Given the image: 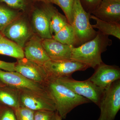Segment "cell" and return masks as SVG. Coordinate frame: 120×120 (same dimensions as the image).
<instances>
[{"label":"cell","instance_id":"d6a6232c","mask_svg":"<svg viewBox=\"0 0 120 120\" xmlns=\"http://www.w3.org/2000/svg\"><path fill=\"white\" fill-rule=\"evenodd\" d=\"M1 104H0V107H1Z\"/></svg>","mask_w":120,"mask_h":120},{"label":"cell","instance_id":"4fadbf2b","mask_svg":"<svg viewBox=\"0 0 120 120\" xmlns=\"http://www.w3.org/2000/svg\"><path fill=\"white\" fill-rule=\"evenodd\" d=\"M42 43L50 60H71L72 50L74 46L62 44L52 38L42 39Z\"/></svg>","mask_w":120,"mask_h":120},{"label":"cell","instance_id":"ba28073f","mask_svg":"<svg viewBox=\"0 0 120 120\" xmlns=\"http://www.w3.org/2000/svg\"><path fill=\"white\" fill-rule=\"evenodd\" d=\"M15 71L27 79L45 86L49 75L43 65L26 59L25 57L18 59L15 62Z\"/></svg>","mask_w":120,"mask_h":120},{"label":"cell","instance_id":"f546056e","mask_svg":"<svg viewBox=\"0 0 120 120\" xmlns=\"http://www.w3.org/2000/svg\"><path fill=\"white\" fill-rule=\"evenodd\" d=\"M62 118L58 114L56 120H62Z\"/></svg>","mask_w":120,"mask_h":120},{"label":"cell","instance_id":"83f0119b","mask_svg":"<svg viewBox=\"0 0 120 120\" xmlns=\"http://www.w3.org/2000/svg\"><path fill=\"white\" fill-rule=\"evenodd\" d=\"M15 62H8L0 60V69L8 71H15Z\"/></svg>","mask_w":120,"mask_h":120},{"label":"cell","instance_id":"4316f807","mask_svg":"<svg viewBox=\"0 0 120 120\" xmlns=\"http://www.w3.org/2000/svg\"><path fill=\"white\" fill-rule=\"evenodd\" d=\"M102 0H80L83 8L87 12L90 13Z\"/></svg>","mask_w":120,"mask_h":120},{"label":"cell","instance_id":"7a4b0ae2","mask_svg":"<svg viewBox=\"0 0 120 120\" xmlns=\"http://www.w3.org/2000/svg\"><path fill=\"white\" fill-rule=\"evenodd\" d=\"M56 105V111L62 119L80 105L90 102L87 99L77 94L55 78L49 76L45 84Z\"/></svg>","mask_w":120,"mask_h":120},{"label":"cell","instance_id":"ac0fdd59","mask_svg":"<svg viewBox=\"0 0 120 120\" xmlns=\"http://www.w3.org/2000/svg\"><path fill=\"white\" fill-rule=\"evenodd\" d=\"M0 54L17 60L24 57L23 48L4 37L0 38Z\"/></svg>","mask_w":120,"mask_h":120},{"label":"cell","instance_id":"ffe728a7","mask_svg":"<svg viewBox=\"0 0 120 120\" xmlns=\"http://www.w3.org/2000/svg\"><path fill=\"white\" fill-rule=\"evenodd\" d=\"M53 39L62 44L72 46L77 45L75 34L73 26L68 23L59 32L52 36Z\"/></svg>","mask_w":120,"mask_h":120},{"label":"cell","instance_id":"5b68a950","mask_svg":"<svg viewBox=\"0 0 120 120\" xmlns=\"http://www.w3.org/2000/svg\"><path fill=\"white\" fill-rule=\"evenodd\" d=\"M54 78L75 94L87 99L98 106L105 91L88 79L80 81L73 79L71 76Z\"/></svg>","mask_w":120,"mask_h":120},{"label":"cell","instance_id":"52a82bcc","mask_svg":"<svg viewBox=\"0 0 120 120\" xmlns=\"http://www.w3.org/2000/svg\"><path fill=\"white\" fill-rule=\"evenodd\" d=\"M43 66L49 76L55 78L71 76L75 72L85 71L89 68L82 63L72 60H50Z\"/></svg>","mask_w":120,"mask_h":120},{"label":"cell","instance_id":"8992f818","mask_svg":"<svg viewBox=\"0 0 120 120\" xmlns=\"http://www.w3.org/2000/svg\"><path fill=\"white\" fill-rule=\"evenodd\" d=\"M98 107L101 113L98 120H114L120 109V79L105 90Z\"/></svg>","mask_w":120,"mask_h":120},{"label":"cell","instance_id":"7402d4cb","mask_svg":"<svg viewBox=\"0 0 120 120\" xmlns=\"http://www.w3.org/2000/svg\"><path fill=\"white\" fill-rule=\"evenodd\" d=\"M74 0H51V3L58 5L62 9L69 23L72 25L73 21Z\"/></svg>","mask_w":120,"mask_h":120},{"label":"cell","instance_id":"277c9868","mask_svg":"<svg viewBox=\"0 0 120 120\" xmlns=\"http://www.w3.org/2000/svg\"><path fill=\"white\" fill-rule=\"evenodd\" d=\"M0 81L19 91L38 94L52 98L45 85L31 81L16 72L0 69Z\"/></svg>","mask_w":120,"mask_h":120},{"label":"cell","instance_id":"6da1fadb","mask_svg":"<svg viewBox=\"0 0 120 120\" xmlns=\"http://www.w3.org/2000/svg\"><path fill=\"white\" fill-rule=\"evenodd\" d=\"M112 43L109 36L98 30L94 38L72 49L71 60L95 69L103 63L101 54Z\"/></svg>","mask_w":120,"mask_h":120},{"label":"cell","instance_id":"d6986e66","mask_svg":"<svg viewBox=\"0 0 120 120\" xmlns=\"http://www.w3.org/2000/svg\"><path fill=\"white\" fill-rule=\"evenodd\" d=\"M90 19L96 22L95 24L92 25L93 28L98 29L103 34L108 36L112 35L120 39V23L104 21L91 15Z\"/></svg>","mask_w":120,"mask_h":120},{"label":"cell","instance_id":"d4e9b609","mask_svg":"<svg viewBox=\"0 0 120 120\" xmlns=\"http://www.w3.org/2000/svg\"><path fill=\"white\" fill-rule=\"evenodd\" d=\"M0 3L15 9L24 11L27 7L26 0H0Z\"/></svg>","mask_w":120,"mask_h":120},{"label":"cell","instance_id":"44dd1931","mask_svg":"<svg viewBox=\"0 0 120 120\" xmlns=\"http://www.w3.org/2000/svg\"><path fill=\"white\" fill-rule=\"evenodd\" d=\"M20 13L0 2V32L7 26L18 18Z\"/></svg>","mask_w":120,"mask_h":120},{"label":"cell","instance_id":"1f68e13d","mask_svg":"<svg viewBox=\"0 0 120 120\" xmlns=\"http://www.w3.org/2000/svg\"><path fill=\"white\" fill-rule=\"evenodd\" d=\"M4 36H3V35H2V33H1L0 32V38H2V37H4Z\"/></svg>","mask_w":120,"mask_h":120},{"label":"cell","instance_id":"30bf717a","mask_svg":"<svg viewBox=\"0 0 120 120\" xmlns=\"http://www.w3.org/2000/svg\"><path fill=\"white\" fill-rule=\"evenodd\" d=\"M21 106L35 111H56V105L53 99L41 95L19 91Z\"/></svg>","mask_w":120,"mask_h":120},{"label":"cell","instance_id":"3957f363","mask_svg":"<svg viewBox=\"0 0 120 120\" xmlns=\"http://www.w3.org/2000/svg\"><path fill=\"white\" fill-rule=\"evenodd\" d=\"M90 15L83 8L80 0H74L71 25L75 30L77 45L91 40L97 34L90 22Z\"/></svg>","mask_w":120,"mask_h":120},{"label":"cell","instance_id":"7c38bea8","mask_svg":"<svg viewBox=\"0 0 120 120\" xmlns=\"http://www.w3.org/2000/svg\"><path fill=\"white\" fill-rule=\"evenodd\" d=\"M90 13L102 20L120 23V0H102Z\"/></svg>","mask_w":120,"mask_h":120},{"label":"cell","instance_id":"4dcf8cb0","mask_svg":"<svg viewBox=\"0 0 120 120\" xmlns=\"http://www.w3.org/2000/svg\"><path fill=\"white\" fill-rule=\"evenodd\" d=\"M5 85L1 81H0V86H4V85Z\"/></svg>","mask_w":120,"mask_h":120},{"label":"cell","instance_id":"f1b7e54d","mask_svg":"<svg viewBox=\"0 0 120 120\" xmlns=\"http://www.w3.org/2000/svg\"><path fill=\"white\" fill-rule=\"evenodd\" d=\"M37 1H41L45 4H51V0H34Z\"/></svg>","mask_w":120,"mask_h":120},{"label":"cell","instance_id":"e0dca14e","mask_svg":"<svg viewBox=\"0 0 120 120\" xmlns=\"http://www.w3.org/2000/svg\"><path fill=\"white\" fill-rule=\"evenodd\" d=\"M0 104L15 110L21 106L19 91L11 86H0Z\"/></svg>","mask_w":120,"mask_h":120},{"label":"cell","instance_id":"5bb4252c","mask_svg":"<svg viewBox=\"0 0 120 120\" xmlns=\"http://www.w3.org/2000/svg\"><path fill=\"white\" fill-rule=\"evenodd\" d=\"M42 39L37 36L31 37L26 43L23 51L25 58L43 65L50 59L43 48Z\"/></svg>","mask_w":120,"mask_h":120},{"label":"cell","instance_id":"8fae6325","mask_svg":"<svg viewBox=\"0 0 120 120\" xmlns=\"http://www.w3.org/2000/svg\"><path fill=\"white\" fill-rule=\"evenodd\" d=\"M1 33L4 37L23 49L30 36L27 24L23 20L19 18L9 24Z\"/></svg>","mask_w":120,"mask_h":120},{"label":"cell","instance_id":"cb8c5ba5","mask_svg":"<svg viewBox=\"0 0 120 120\" xmlns=\"http://www.w3.org/2000/svg\"><path fill=\"white\" fill-rule=\"evenodd\" d=\"M58 114L56 111L43 110L35 111L34 120H56Z\"/></svg>","mask_w":120,"mask_h":120},{"label":"cell","instance_id":"9a60e30c","mask_svg":"<svg viewBox=\"0 0 120 120\" xmlns=\"http://www.w3.org/2000/svg\"><path fill=\"white\" fill-rule=\"evenodd\" d=\"M32 21L35 31L41 38H52L50 31L49 16L43 7L34 10L32 13Z\"/></svg>","mask_w":120,"mask_h":120},{"label":"cell","instance_id":"2e32d148","mask_svg":"<svg viewBox=\"0 0 120 120\" xmlns=\"http://www.w3.org/2000/svg\"><path fill=\"white\" fill-rule=\"evenodd\" d=\"M44 4L43 8L49 16L50 31L52 37L69 23L66 16L60 13L51 4Z\"/></svg>","mask_w":120,"mask_h":120},{"label":"cell","instance_id":"603a6c76","mask_svg":"<svg viewBox=\"0 0 120 120\" xmlns=\"http://www.w3.org/2000/svg\"><path fill=\"white\" fill-rule=\"evenodd\" d=\"M14 110L17 120H34V110L23 106Z\"/></svg>","mask_w":120,"mask_h":120},{"label":"cell","instance_id":"9c48e42d","mask_svg":"<svg viewBox=\"0 0 120 120\" xmlns=\"http://www.w3.org/2000/svg\"><path fill=\"white\" fill-rule=\"evenodd\" d=\"M95 69L94 73L88 79L103 91L114 82L120 79V69L117 66L103 62Z\"/></svg>","mask_w":120,"mask_h":120},{"label":"cell","instance_id":"484cf974","mask_svg":"<svg viewBox=\"0 0 120 120\" xmlns=\"http://www.w3.org/2000/svg\"><path fill=\"white\" fill-rule=\"evenodd\" d=\"M0 120H17L14 110L1 105L0 107Z\"/></svg>","mask_w":120,"mask_h":120}]
</instances>
